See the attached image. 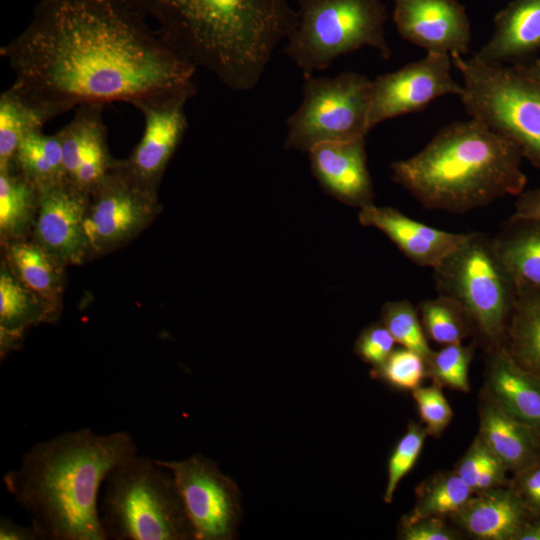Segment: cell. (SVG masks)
Here are the masks:
<instances>
[{"instance_id": "obj_12", "label": "cell", "mask_w": 540, "mask_h": 540, "mask_svg": "<svg viewBox=\"0 0 540 540\" xmlns=\"http://www.w3.org/2000/svg\"><path fill=\"white\" fill-rule=\"evenodd\" d=\"M196 93L197 88L190 80L155 90L130 102L141 112L144 130L130 155L121 162L147 185L159 187L188 127L186 104Z\"/></svg>"}, {"instance_id": "obj_36", "label": "cell", "mask_w": 540, "mask_h": 540, "mask_svg": "<svg viewBox=\"0 0 540 540\" xmlns=\"http://www.w3.org/2000/svg\"><path fill=\"white\" fill-rule=\"evenodd\" d=\"M370 375L395 389L412 392L427 377L426 362L418 353L401 347L394 349L382 365L372 368Z\"/></svg>"}, {"instance_id": "obj_22", "label": "cell", "mask_w": 540, "mask_h": 540, "mask_svg": "<svg viewBox=\"0 0 540 540\" xmlns=\"http://www.w3.org/2000/svg\"><path fill=\"white\" fill-rule=\"evenodd\" d=\"M62 309L49 303L21 283L0 263V356L4 360L21 349L28 330L60 318Z\"/></svg>"}, {"instance_id": "obj_15", "label": "cell", "mask_w": 540, "mask_h": 540, "mask_svg": "<svg viewBox=\"0 0 540 540\" xmlns=\"http://www.w3.org/2000/svg\"><path fill=\"white\" fill-rule=\"evenodd\" d=\"M393 21L401 37L426 53L465 56L470 21L457 0H393Z\"/></svg>"}, {"instance_id": "obj_44", "label": "cell", "mask_w": 540, "mask_h": 540, "mask_svg": "<svg viewBox=\"0 0 540 540\" xmlns=\"http://www.w3.org/2000/svg\"><path fill=\"white\" fill-rule=\"evenodd\" d=\"M516 71L540 86V58L512 65Z\"/></svg>"}, {"instance_id": "obj_10", "label": "cell", "mask_w": 540, "mask_h": 540, "mask_svg": "<svg viewBox=\"0 0 540 540\" xmlns=\"http://www.w3.org/2000/svg\"><path fill=\"white\" fill-rule=\"evenodd\" d=\"M157 191L117 160L88 196L89 261L126 246L150 226L162 210Z\"/></svg>"}, {"instance_id": "obj_29", "label": "cell", "mask_w": 540, "mask_h": 540, "mask_svg": "<svg viewBox=\"0 0 540 540\" xmlns=\"http://www.w3.org/2000/svg\"><path fill=\"white\" fill-rule=\"evenodd\" d=\"M39 189L65 180L63 154L57 134H45L36 130L20 142L13 166Z\"/></svg>"}, {"instance_id": "obj_3", "label": "cell", "mask_w": 540, "mask_h": 540, "mask_svg": "<svg viewBox=\"0 0 540 540\" xmlns=\"http://www.w3.org/2000/svg\"><path fill=\"white\" fill-rule=\"evenodd\" d=\"M126 1L157 22L159 37L180 57L238 92L259 84L297 22L288 0Z\"/></svg>"}, {"instance_id": "obj_16", "label": "cell", "mask_w": 540, "mask_h": 540, "mask_svg": "<svg viewBox=\"0 0 540 540\" xmlns=\"http://www.w3.org/2000/svg\"><path fill=\"white\" fill-rule=\"evenodd\" d=\"M106 104L76 107L73 118L57 134L61 141L65 180L89 194L115 166L103 120Z\"/></svg>"}, {"instance_id": "obj_1", "label": "cell", "mask_w": 540, "mask_h": 540, "mask_svg": "<svg viewBox=\"0 0 540 540\" xmlns=\"http://www.w3.org/2000/svg\"><path fill=\"white\" fill-rule=\"evenodd\" d=\"M126 0H41L28 26L0 49L13 86L64 113L130 103L192 80L196 71Z\"/></svg>"}, {"instance_id": "obj_32", "label": "cell", "mask_w": 540, "mask_h": 540, "mask_svg": "<svg viewBox=\"0 0 540 540\" xmlns=\"http://www.w3.org/2000/svg\"><path fill=\"white\" fill-rule=\"evenodd\" d=\"M454 471L473 494L508 486L510 482L508 469L479 434L458 460Z\"/></svg>"}, {"instance_id": "obj_11", "label": "cell", "mask_w": 540, "mask_h": 540, "mask_svg": "<svg viewBox=\"0 0 540 540\" xmlns=\"http://www.w3.org/2000/svg\"><path fill=\"white\" fill-rule=\"evenodd\" d=\"M172 474L194 531V540H232L242 520L237 483L201 454L155 460Z\"/></svg>"}, {"instance_id": "obj_7", "label": "cell", "mask_w": 540, "mask_h": 540, "mask_svg": "<svg viewBox=\"0 0 540 540\" xmlns=\"http://www.w3.org/2000/svg\"><path fill=\"white\" fill-rule=\"evenodd\" d=\"M433 270L438 294L462 307L485 350L502 347L516 286L498 258L492 238L468 233Z\"/></svg>"}, {"instance_id": "obj_34", "label": "cell", "mask_w": 540, "mask_h": 540, "mask_svg": "<svg viewBox=\"0 0 540 540\" xmlns=\"http://www.w3.org/2000/svg\"><path fill=\"white\" fill-rule=\"evenodd\" d=\"M381 322L396 343L418 353L425 360L433 351L423 330L418 309L409 300L386 302L381 309Z\"/></svg>"}, {"instance_id": "obj_42", "label": "cell", "mask_w": 540, "mask_h": 540, "mask_svg": "<svg viewBox=\"0 0 540 540\" xmlns=\"http://www.w3.org/2000/svg\"><path fill=\"white\" fill-rule=\"evenodd\" d=\"M1 540H38V535L30 524L23 526L10 518L1 517L0 520Z\"/></svg>"}, {"instance_id": "obj_28", "label": "cell", "mask_w": 540, "mask_h": 540, "mask_svg": "<svg viewBox=\"0 0 540 540\" xmlns=\"http://www.w3.org/2000/svg\"><path fill=\"white\" fill-rule=\"evenodd\" d=\"M40 202V189L14 167L0 169V241L30 238Z\"/></svg>"}, {"instance_id": "obj_19", "label": "cell", "mask_w": 540, "mask_h": 540, "mask_svg": "<svg viewBox=\"0 0 540 540\" xmlns=\"http://www.w3.org/2000/svg\"><path fill=\"white\" fill-rule=\"evenodd\" d=\"M486 352L481 391L540 437V381L521 368L502 347Z\"/></svg>"}, {"instance_id": "obj_24", "label": "cell", "mask_w": 540, "mask_h": 540, "mask_svg": "<svg viewBox=\"0 0 540 540\" xmlns=\"http://www.w3.org/2000/svg\"><path fill=\"white\" fill-rule=\"evenodd\" d=\"M12 274L43 299L62 309L66 266L31 237L1 244Z\"/></svg>"}, {"instance_id": "obj_30", "label": "cell", "mask_w": 540, "mask_h": 540, "mask_svg": "<svg viewBox=\"0 0 540 540\" xmlns=\"http://www.w3.org/2000/svg\"><path fill=\"white\" fill-rule=\"evenodd\" d=\"M472 495V490L454 470L437 472L418 484L414 506L407 515L449 518Z\"/></svg>"}, {"instance_id": "obj_40", "label": "cell", "mask_w": 540, "mask_h": 540, "mask_svg": "<svg viewBox=\"0 0 540 540\" xmlns=\"http://www.w3.org/2000/svg\"><path fill=\"white\" fill-rule=\"evenodd\" d=\"M509 486L530 514L540 515V461L513 474Z\"/></svg>"}, {"instance_id": "obj_33", "label": "cell", "mask_w": 540, "mask_h": 540, "mask_svg": "<svg viewBox=\"0 0 540 540\" xmlns=\"http://www.w3.org/2000/svg\"><path fill=\"white\" fill-rule=\"evenodd\" d=\"M476 342L468 345L455 343L432 351L425 360L427 378L433 383L463 393L470 391L469 369L474 357Z\"/></svg>"}, {"instance_id": "obj_20", "label": "cell", "mask_w": 540, "mask_h": 540, "mask_svg": "<svg viewBox=\"0 0 540 540\" xmlns=\"http://www.w3.org/2000/svg\"><path fill=\"white\" fill-rule=\"evenodd\" d=\"M529 516L508 485L473 494L449 519L477 540H515Z\"/></svg>"}, {"instance_id": "obj_2", "label": "cell", "mask_w": 540, "mask_h": 540, "mask_svg": "<svg viewBox=\"0 0 540 540\" xmlns=\"http://www.w3.org/2000/svg\"><path fill=\"white\" fill-rule=\"evenodd\" d=\"M127 431L100 435L89 428L35 443L3 483L39 539L107 540L98 496L109 472L137 454Z\"/></svg>"}, {"instance_id": "obj_26", "label": "cell", "mask_w": 540, "mask_h": 540, "mask_svg": "<svg viewBox=\"0 0 540 540\" xmlns=\"http://www.w3.org/2000/svg\"><path fill=\"white\" fill-rule=\"evenodd\" d=\"M64 112L11 85L0 94V169L13 166L21 140Z\"/></svg>"}, {"instance_id": "obj_14", "label": "cell", "mask_w": 540, "mask_h": 540, "mask_svg": "<svg viewBox=\"0 0 540 540\" xmlns=\"http://www.w3.org/2000/svg\"><path fill=\"white\" fill-rule=\"evenodd\" d=\"M88 196L66 180L40 188L31 238L66 267L89 261L85 231Z\"/></svg>"}, {"instance_id": "obj_21", "label": "cell", "mask_w": 540, "mask_h": 540, "mask_svg": "<svg viewBox=\"0 0 540 540\" xmlns=\"http://www.w3.org/2000/svg\"><path fill=\"white\" fill-rule=\"evenodd\" d=\"M540 51V0H513L494 17L490 39L473 56L485 63L525 62Z\"/></svg>"}, {"instance_id": "obj_27", "label": "cell", "mask_w": 540, "mask_h": 540, "mask_svg": "<svg viewBox=\"0 0 540 540\" xmlns=\"http://www.w3.org/2000/svg\"><path fill=\"white\" fill-rule=\"evenodd\" d=\"M502 348L540 381V292L516 287Z\"/></svg>"}, {"instance_id": "obj_41", "label": "cell", "mask_w": 540, "mask_h": 540, "mask_svg": "<svg viewBox=\"0 0 540 540\" xmlns=\"http://www.w3.org/2000/svg\"><path fill=\"white\" fill-rule=\"evenodd\" d=\"M511 216L540 218V188L524 190L517 196Z\"/></svg>"}, {"instance_id": "obj_4", "label": "cell", "mask_w": 540, "mask_h": 540, "mask_svg": "<svg viewBox=\"0 0 540 540\" xmlns=\"http://www.w3.org/2000/svg\"><path fill=\"white\" fill-rule=\"evenodd\" d=\"M522 159L514 143L471 118L444 126L415 155L393 162L391 172L423 207L465 214L522 193Z\"/></svg>"}, {"instance_id": "obj_5", "label": "cell", "mask_w": 540, "mask_h": 540, "mask_svg": "<svg viewBox=\"0 0 540 540\" xmlns=\"http://www.w3.org/2000/svg\"><path fill=\"white\" fill-rule=\"evenodd\" d=\"M99 504L112 540H194L183 500L169 470L138 454L106 476Z\"/></svg>"}, {"instance_id": "obj_43", "label": "cell", "mask_w": 540, "mask_h": 540, "mask_svg": "<svg viewBox=\"0 0 540 540\" xmlns=\"http://www.w3.org/2000/svg\"><path fill=\"white\" fill-rule=\"evenodd\" d=\"M515 540H540V515L530 514Z\"/></svg>"}, {"instance_id": "obj_6", "label": "cell", "mask_w": 540, "mask_h": 540, "mask_svg": "<svg viewBox=\"0 0 540 540\" xmlns=\"http://www.w3.org/2000/svg\"><path fill=\"white\" fill-rule=\"evenodd\" d=\"M297 22L284 53L303 75L327 69L363 47L388 60L387 10L381 0H296Z\"/></svg>"}, {"instance_id": "obj_25", "label": "cell", "mask_w": 540, "mask_h": 540, "mask_svg": "<svg viewBox=\"0 0 540 540\" xmlns=\"http://www.w3.org/2000/svg\"><path fill=\"white\" fill-rule=\"evenodd\" d=\"M492 243L515 286L540 292V218L511 216Z\"/></svg>"}, {"instance_id": "obj_17", "label": "cell", "mask_w": 540, "mask_h": 540, "mask_svg": "<svg viewBox=\"0 0 540 540\" xmlns=\"http://www.w3.org/2000/svg\"><path fill=\"white\" fill-rule=\"evenodd\" d=\"M308 154L312 174L329 195L360 209L374 204L365 137L319 144Z\"/></svg>"}, {"instance_id": "obj_23", "label": "cell", "mask_w": 540, "mask_h": 540, "mask_svg": "<svg viewBox=\"0 0 540 540\" xmlns=\"http://www.w3.org/2000/svg\"><path fill=\"white\" fill-rule=\"evenodd\" d=\"M478 434L515 474L540 461V437L526 424L504 411L483 391L478 404Z\"/></svg>"}, {"instance_id": "obj_38", "label": "cell", "mask_w": 540, "mask_h": 540, "mask_svg": "<svg viewBox=\"0 0 540 540\" xmlns=\"http://www.w3.org/2000/svg\"><path fill=\"white\" fill-rule=\"evenodd\" d=\"M464 533L437 516L412 518L407 514L399 522L397 538L401 540H459Z\"/></svg>"}, {"instance_id": "obj_35", "label": "cell", "mask_w": 540, "mask_h": 540, "mask_svg": "<svg viewBox=\"0 0 540 540\" xmlns=\"http://www.w3.org/2000/svg\"><path fill=\"white\" fill-rule=\"evenodd\" d=\"M428 436L423 425L410 422L406 432L395 444L387 464V481L383 501L391 504L402 479L411 471L422 452Z\"/></svg>"}, {"instance_id": "obj_31", "label": "cell", "mask_w": 540, "mask_h": 540, "mask_svg": "<svg viewBox=\"0 0 540 540\" xmlns=\"http://www.w3.org/2000/svg\"><path fill=\"white\" fill-rule=\"evenodd\" d=\"M418 312L425 335L444 346L462 343L474 329L462 307L451 297L438 294L421 301Z\"/></svg>"}, {"instance_id": "obj_9", "label": "cell", "mask_w": 540, "mask_h": 540, "mask_svg": "<svg viewBox=\"0 0 540 540\" xmlns=\"http://www.w3.org/2000/svg\"><path fill=\"white\" fill-rule=\"evenodd\" d=\"M371 81L353 71L303 75L302 100L287 119L286 149L308 152L319 144L366 137Z\"/></svg>"}, {"instance_id": "obj_37", "label": "cell", "mask_w": 540, "mask_h": 540, "mask_svg": "<svg viewBox=\"0 0 540 540\" xmlns=\"http://www.w3.org/2000/svg\"><path fill=\"white\" fill-rule=\"evenodd\" d=\"M412 397L428 436L440 437L454 416L442 387L435 383L429 386L421 385L412 391Z\"/></svg>"}, {"instance_id": "obj_39", "label": "cell", "mask_w": 540, "mask_h": 540, "mask_svg": "<svg viewBox=\"0 0 540 540\" xmlns=\"http://www.w3.org/2000/svg\"><path fill=\"white\" fill-rule=\"evenodd\" d=\"M396 341L389 330L380 323L364 328L355 341L354 352L372 368L382 365L394 350Z\"/></svg>"}, {"instance_id": "obj_8", "label": "cell", "mask_w": 540, "mask_h": 540, "mask_svg": "<svg viewBox=\"0 0 540 540\" xmlns=\"http://www.w3.org/2000/svg\"><path fill=\"white\" fill-rule=\"evenodd\" d=\"M451 59L463 79L460 99L466 112L514 143L540 170V86L511 65L459 54Z\"/></svg>"}, {"instance_id": "obj_18", "label": "cell", "mask_w": 540, "mask_h": 540, "mask_svg": "<svg viewBox=\"0 0 540 540\" xmlns=\"http://www.w3.org/2000/svg\"><path fill=\"white\" fill-rule=\"evenodd\" d=\"M358 220L360 224L384 233L414 264L432 269L457 248L468 234L437 229L395 208L374 204L361 208Z\"/></svg>"}, {"instance_id": "obj_13", "label": "cell", "mask_w": 540, "mask_h": 540, "mask_svg": "<svg viewBox=\"0 0 540 540\" xmlns=\"http://www.w3.org/2000/svg\"><path fill=\"white\" fill-rule=\"evenodd\" d=\"M452 65L448 54L426 53L425 57L372 80L369 131L388 119L421 111L439 97H460L463 86L453 79Z\"/></svg>"}]
</instances>
